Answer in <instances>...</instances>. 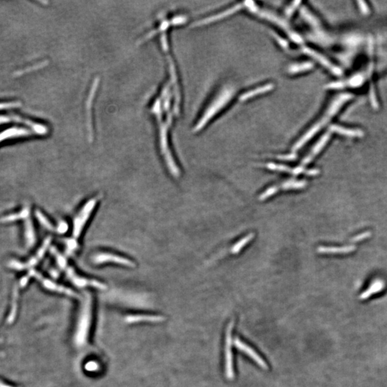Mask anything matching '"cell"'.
I'll return each instance as SVG.
<instances>
[{
	"instance_id": "1",
	"label": "cell",
	"mask_w": 387,
	"mask_h": 387,
	"mask_svg": "<svg viewBox=\"0 0 387 387\" xmlns=\"http://www.w3.org/2000/svg\"><path fill=\"white\" fill-rule=\"evenodd\" d=\"M353 96L349 93H343V94L339 95L336 99H334V102L332 103L330 106L326 110V113L323 115L322 117L320 119L318 122L314 124L313 127L308 130L307 133H305L302 138H300L296 144L293 147V150L297 151L301 149V147H304L306 142L309 141L313 136H315L323 127L326 125L334 116H335L337 113L339 111L342 107L343 106L346 102H349L352 99Z\"/></svg>"
},
{
	"instance_id": "2",
	"label": "cell",
	"mask_w": 387,
	"mask_h": 387,
	"mask_svg": "<svg viewBox=\"0 0 387 387\" xmlns=\"http://www.w3.org/2000/svg\"><path fill=\"white\" fill-rule=\"evenodd\" d=\"M234 93L235 91L232 87L228 86L224 88L221 92L219 93L218 96L207 107L206 111L204 113L203 117L200 119L198 124L196 126L194 131H198L205 127L209 120L212 119L219 111H221L222 108L230 102L234 96Z\"/></svg>"
},
{
	"instance_id": "3",
	"label": "cell",
	"mask_w": 387,
	"mask_h": 387,
	"mask_svg": "<svg viewBox=\"0 0 387 387\" xmlns=\"http://www.w3.org/2000/svg\"><path fill=\"white\" fill-rule=\"evenodd\" d=\"M97 204V200L93 199L90 200L85 206L80 211V212L76 216L74 221V228H73V235L75 238H78L83 232V228H85L87 222L89 220L90 217L93 209L96 207Z\"/></svg>"
},
{
	"instance_id": "4",
	"label": "cell",
	"mask_w": 387,
	"mask_h": 387,
	"mask_svg": "<svg viewBox=\"0 0 387 387\" xmlns=\"http://www.w3.org/2000/svg\"><path fill=\"white\" fill-rule=\"evenodd\" d=\"M234 321H232L228 326L226 334V343H225V374L227 378L232 380L234 378V369H233L232 351V332Z\"/></svg>"
},
{
	"instance_id": "5",
	"label": "cell",
	"mask_w": 387,
	"mask_h": 387,
	"mask_svg": "<svg viewBox=\"0 0 387 387\" xmlns=\"http://www.w3.org/2000/svg\"><path fill=\"white\" fill-rule=\"evenodd\" d=\"M93 262L96 264L116 263L117 265H123L126 267H133L134 263L130 259L122 257L119 255L113 254V253H102L96 255L93 258Z\"/></svg>"
},
{
	"instance_id": "6",
	"label": "cell",
	"mask_w": 387,
	"mask_h": 387,
	"mask_svg": "<svg viewBox=\"0 0 387 387\" xmlns=\"http://www.w3.org/2000/svg\"><path fill=\"white\" fill-rule=\"evenodd\" d=\"M302 51L305 54L313 57L316 61H318L320 64L322 65L323 67L327 68L331 73L335 76H341L342 74V71L341 68H338V66L333 64L330 60H328L325 56L321 55L319 52H316L311 48H307V47H304L302 48Z\"/></svg>"
},
{
	"instance_id": "7",
	"label": "cell",
	"mask_w": 387,
	"mask_h": 387,
	"mask_svg": "<svg viewBox=\"0 0 387 387\" xmlns=\"http://www.w3.org/2000/svg\"><path fill=\"white\" fill-rule=\"evenodd\" d=\"M234 345H235L237 349H240L241 351L246 354L248 357L252 359V360H254L259 366L262 368V369H268V366H267L266 362L264 361L263 359L259 357V354H258L256 351H254V349H252V348L248 346V345H247L246 343L241 341L240 338H236L235 339H234Z\"/></svg>"
},
{
	"instance_id": "8",
	"label": "cell",
	"mask_w": 387,
	"mask_h": 387,
	"mask_svg": "<svg viewBox=\"0 0 387 387\" xmlns=\"http://www.w3.org/2000/svg\"><path fill=\"white\" fill-rule=\"evenodd\" d=\"M331 132L329 131L327 133H325L324 135L320 138L319 141L315 144V145L314 146L312 150L310 151V153L302 161V165H307L309 164V163L311 162L312 160L315 158L320 152H321V150L323 149V147L326 145L327 144L328 141H329V139L331 138Z\"/></svg>"
},
{
	"instance_id": "9",
	"label": "cell",
	"mask_w": 387,
	"mask_h": 387,
	"mask_svg": "<svg viewBox=\"0 0 387 387\" xmlns=\"http://www.w3.org/2000/svg\"><path fill=\"white\" fill-rule=\"evenodd\" d=\"M364 77L361 75H357L354 76L348 80L345 81L336 82V83H332L326 85V88H330V89H343L345 88H356V87H360L363 83Z\"/></svg>"
},
{
	"instance_id": "10",
	"label": "cell",
	"mask_w": 387,
	"mask_h": 387,
	"mask_svg": "<svg viewBox=\"0 0 387 387\" xmlns=\"http://www.w3.org/2000/svg\"><path fill=\"white\" fill-rule=\"evenodd\" d=\"M255 13H257L259 16H260L261 18L267 19L269 21L273 22L275 24L278 25V26L280 27L284 28V29H285L286 31H289L290 32V38L292 40L295 38V35H297V34L293 33V32H291L290 31V29H289V26H287V23L285 21V20H282V19L280 18L279 17L276 16V15H273V14L270 13V12H266V11H259V9H257Z\"/></svg>"
},
{
	"instance_id": "11",
	"label": "cell",
	"mask_w": 387,
	"mask_h": 387,
	"mask_svg": "<svg viewBox=\"0 0 387 387\" xmlns=\"http://www.w3.org/2000/svg\"><path fill=\"white\" fill-rule=\"evenodd\" d=\"M331 133H338L341 136L347 137H362L364 135L363 130L361 129L344 128L338 125H332L329 127Z\"/></svg>"
},
{
	"instance_id": "12",
	"label": "cell",
	"mask_w": 387,
	"mask_h": 387,
	"mask_svg": "<svg viewBox=\"0 0 387 387\" xmlns=\"http://www.w3.org/2000/svg\"><path fill=\"white\" fill-rule=\"evenodd\" d=\"M242 8V4H238V5L234 6V7H231V8L224 11V12H221V13L217 14V15H213V16L209 17V18L200 20V21L197 22L196 26H204V25L209 24V23H212L213 22L217 21V20H221V19L230 16V15H232L234 12L240 10V9Z\"/></svg>"
},
{
	"instance_id": "13",
	"label": "cell",
	"mask_w": 387,
	"mask_h": 387,
	"mask_svg": "<svg viewBox=\"0 0 387 387\" xmlns=\"http://www.w3.org/2000/svg\"><path fill=\"white\" fill-rule=\"evenodd\" d=\"M165 318L161 315H132L126 318V321L129 323L141 322L159 323L164 321Z\"/></svg>"
},
{
	"instance_id": "14",
	"label": "cell",
	"mask_w": 387,
	"mask_h": 387,
	"mask_svg": "<svg viewBox=\"0 0 387 387\" xmlns=\"http://www.w3.org/2000/svg\"><path fill=\"white\" fill-rule=\"evenodd\" d=\"M356 250L354 245L343 247H320L318 252L321 254H348Z\"/></svg>"
},
{
	"instance_id": "15",
	"label": "cell",
	"mask_w": 387,
	"mask_h": 387,
	"mask_svg": "<svg viewBox=\"0 0 387 387\" xmlns=\"http://www.w3.org/2000/svg\"><path fill=\"white\" fill-rule=\"evenodd\" d=\"M274 88V85L272 83L267 84V85H262V86L258 87V88H255V89L251 90L248 92L243 93L241 95L240 97V102H245L248 99H252L255 96H258V95L262 94L271 91Z\"/></svg>"
},
{
	"instance_id": "16",
	"label": "cell",
	"mask_w": 387,
	"mask_h": 387,
	"mask_svg": "<svg viewBox=\"0 0 387 387\" xmlns=\"http://www.w3.org/2000/svg\"><path fill=\"white\" fill-rule=\"evenodd\" d=\"M385 287V284L383 281L379 279L376 280L371 284L369 288L362 293L361 295V299H366V298H369L371 295L375 294V293H378L381 290H383Z\"/></svg>"
},
{
	"instance_id": "17",
	"label": "cell",
	"mask_w": 387,
	"mask_h": 387,
	"mask_svg": "<svg viewBox=\"0 0 387 387\" xmlns=\"http://www.w3.org/2000/svg\"><path fill=\"white\" fill-rule=\"evenodd\" d=\"M313 64L311 62H306L301 64L293 65L289 68L288 72L290 74H299V73L305 72L309 71L313 68Z\"/></svg>"
},
{
	"instance_id": "18",
	"label": "cell",
	"mask_w": 387,
	"mask_h": 387,
	"mask_svg": "<svg viewBox=\"0 0 387 387\" xmlns=\"http://www.w3.org/2000/svg\"><path fill=\"white\" fill-rule=\"evenodd\" d=\"M306 186L305 181H295V180H289L281 185V187L284 189H302Z\"/></svg>"
},
{
	"instance_id": "19",
	"label": "cell",
	"mask_w": 387,
	"mask_h": 387,
	"mask_svg": "<svg viewBox=\"0 0 387 387\" xmlns=\"http://www.w3.org/2000/svg\"><path fill=\"white\" fill-rule=\"evenodd\" d=\"M253 238V234H248L246 237L242 238V240L239 241L238 242H237V243L234 245V246L233 247L232 249L231 250L232 253H234V254H235V253H238L239 252H240V250H242V248H243Z\"/></svg>"
},
{
	"instance_id": "20",
	"label": "cell",
	"mask_w": 387,
	"mask_h": 387,
	"mask_svg": "<svg viewBox=\"0 0 387 387\" xmlns=\"http://www.w3.org/2000/svg\"><path fill=\"white\" fill-rule=\"evenodd\" d=\"M301 13H302L303 16L304 18L309 22L310 24H311L312 26H318V22L317 20V19L312 15V14H310L309 12V11L306 8H303L302 11H301Z\"/></svg>"
},
{
	"instance_id": "21",
	"label": "cell",
	"mask_w": 387,
	"mask_h": 387,
	"mask_svg": "<svg viewBox=\"0 0 387 387\" xmlns=\"http://www.w3.org/2000/svg\"><path fill=\"white\" fill-rule=\"evenodd\" d=\"M371 234V233L370 232H365L361 233V234H358V235L353 237L351 240V242H358L363 240H366V239L369 238Z\"/></svg>"
},
{
	"instance_id": "22",
	"label": "cell",
	"mask_w": 387,
	"mask_h": 387,
	"mask_svg": "<svg viewBox=\"0 0 387 387\" xmlns=\"http://www.w3.org/2000/svg\"><path fill=\"white\" fill-rule=\"evenodd\" d=\"M357 3H358L359 7H360L361 13L364 15H369L370 13V8L367 3L363 1H358Z\"/></svg>"
},
{
	"instance_id": "23",
	"label": "cell",
	"mask_w": 387,
	"mask_h": 387,
	"mask_svg": "<svg viewBox=\"0 0 387 387\" xmlns=\"http://www.w3.org/2000/svg\"><path fill=\"white\" fill-rule=\"evenodd\" d=\"M300 3H301L300 1H295V2L293 3L292 5H290V7L287 9V10H286V14H287V16H290V15L293 13L295 9L297 8L298 4H300Z\"/></svg>"
},
{
	"instance_id": "24",
	"label": "cell",
	"mask_w": 387,
	"mask_h": 387,
	"mask_svg": "<svg viewBox=\"0 0 387 387\" xmlns=\"http://www.w3.org/2000/svg\"><path fill=\"white\" fill-rule=\"evenodd\" d=\"M274 37L276 39L277 41L278 42V43H279V44L281 45V46H282L283 48H287L288 45H287V42L285 41V40H284V39L281 38V37L278 36V35H276V34H274Z\"/></svg>"
},
{
	"instance_id": "25",
	"label": "cell",
	"mask_w": 387,
	"mask_h": 387,
	"mask_svg": "<svg viewBox=\"0 0 387 387\" xmlns=\"http://www.w3.org/2000/svg\"><path fill=\"white\" fill-rule=\"evenodd\" d=\"M0 387H18L14 386V385H11V384L8 383V382H5V381L2 380V379H0Z\"/></svg>"
},
{
	"instance_id": "26",
	"label": "cell",
	"mask_w": 387,
	"mask_h": 387,
	"mask_svg": "<svg viewBox=\"0 0 387 387\" xmlns=\"http://www.w3.org/2000/svg\"><path fill=\"white\" fill-rule=\"evenodd\" d=\"M0 342H1V340H0Z\"/></svg>"
}]
</instances>
